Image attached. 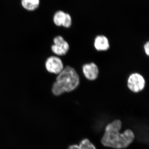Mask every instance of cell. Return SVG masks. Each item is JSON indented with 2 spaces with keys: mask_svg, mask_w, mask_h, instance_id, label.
Returning a JSON list of instances; mask_svg holds the SVG:
<instances>
[{
  "mask_svg": "<svg viewBox=\"0 0 149 149\" xmlns=\"http://www.w3.org/2000/svg\"><path fill=\"white\" fill-rule=\"evenodd\" d=\"M122 122L115 120L108 124L105 130L104 134L101 140L104 146L117 149L125 148L133 143L135 135L130 129L120 132Z\"/></svg>",
  "mask_w": 149,
  "mask_h": 149,
  "instance_id": "1",
  "label": "cell"
},
{
  "mask_svg": "<svg viewBox=\"0 0 149 149\" xmlns=\"http://www.w3.org/2000/svg\"><path fill=\"white\" fill-rule=\"evenodd\" d=\"M80 83V77L75 69L67 66L58 74L52 87V93L54 95L58 96L72 92L78 87Z\"/></svg>",
  "mask_w": 149,
  "mask_h": 149,
  "instance_id": "2",
  "label": "cell"
},
{
  "mask_svg": "<svg viewBox=\"0 0 149 149\" xmlns=\"http://www.w3.org/2000/svg\"><path fill=\"white\" fill-rule=\"evenodd\" d=\"M127 86L130 91L138 93L143 91L146 86V80L140 73H132L128 77Z\"/></svg>",
  "mask_w": 149,
  "mask_h": 149,
  "instance_id": "3",
  "label": "cell"
},
{
  "mask_svg": "<svg viewBox=\"0 0 149 149\" xmlns=\"http://www.w3.org/2000/svg\"><path fill=\"white\" fill-rule=\"evenodd\" d=\"M45 67L49 73L58 74L64 68L63 62L61 59L56 56H51L46 60Z\"/></svg>",
  "mask_w": 149,
  "mask_h": 149,
  "instance_id": "4",
  "label": "cell"
},
{
  "mask_svg": "<svg viewBox=\"0 0 149 149\" xmlns=\"http://www.w3.org/2000/svg\"><path fill=\"white\" fill-rule=\"evenodd\" d=\"M54 44L51 47V50L56 55H65L70 49L69 44L61 36H56L53 40Z\"/></svg>",
  "mask_w": 149,
  "mask_h": 149,
  "instance_id": "5",
  "label": "cell"
},
{
  "mask_svg": "<svg viewBox=\"0 0 149 149\" xmlns=\"http://www.w3.org/2000/svg\"><path fill=\"white\" fill-rule=\"evenodd\" d=\"M83 72L85 77L88 80H95L98 77L99 68L94 63L84 64L83 66Z\"/></svg>",
  "mask_w": 149,
  "mask_h": 149,
  "instance_id": "6",
  "label": "cell"
},
{
  "mask_svg": "<svg viewBox=\"0 0 149 149\" xmlns=\"http://www.w3.org/2000/svg\"><path fill=\"white\" fill-rule=\"evenodd\" d=\"M94 47L98 51H106L109 49L110 45L108 39L104 35H98L94 41Z\"/></svg>",
  "mask_w": 149,
  "mask_h": 149,
  "instance_id": "7",
  "label": "cell"
},
{
  "mask_svg": "<svg viewBox=\"0 0 149 149\" xmlns=\"http://www.w3.org/2000/svg\"><path fill=\"white\" fill-rule=\"evenodd\" d=\"M40 0H21L22 6L26 10L33 11L39 6Z\"/></svg>",
  "mask_w": 149,
  "mask_h": 149,
  "instance_id": "8",
  "label": "cell"
},
{
  "mask_svg": "<svg viewBox=\"0 0 149 149\" xmlns=\"http://www.w3.org/2000/svg\"><path fill=\"white\" fill-rule=\"evenodd\" d=\"M68 149H96V148L88 139H84L79 145H71Z\"/></svg>",
  "mask_w": 149,
  "mask_h": 149,
  "instance_id": "9",
  "label": "cell"
},
{
  "mask_svg": "<svg viewBox=\"0 0 149 149\" xmlns=\"http://www.w3.org/2000/svg\"><path fill=\"white\" fill-rule=\"evenodd\" d=\"M65 13L61 10L58 11L54 15V23L57 26H62L65 18Z\"/></svg>",
  "mask_w": 149,
  "mask_h": 149,
  "instance_id": "10",
  "label": "cell"
},
{
  "mask_svg": "<svg viewBox=\"0 0 149 149\" xmlns=\"http://www.w3.org/2000/svg\"><path fill=\"white\" fill-rule=\"evenodd\" d=\"M72 19L70 15L68 14H65V18L63 22L62 26L65 28H69L71 26L72 24Z\"/></svg>",
  "mask_w": 149,
  "mask_h": 149,
  "instance_id": "11",
  "label": "cell"
},
{
  "mask_svg": "<svg viewBox=\"0 0 149 149\" xmlns=\"http://www.w3.org/2000/svg\"><path fill=\"white\" fill-rule=\"evenodd\" d=\"M144 51H145V53L147 56L149 55V42L148 41L145 43L144 46Z\"/></svg>",
  "mask_w": 149,
  "mask_h": 149,
  "instance_id": "12",
  "label": "cell"
}]
</instances>
